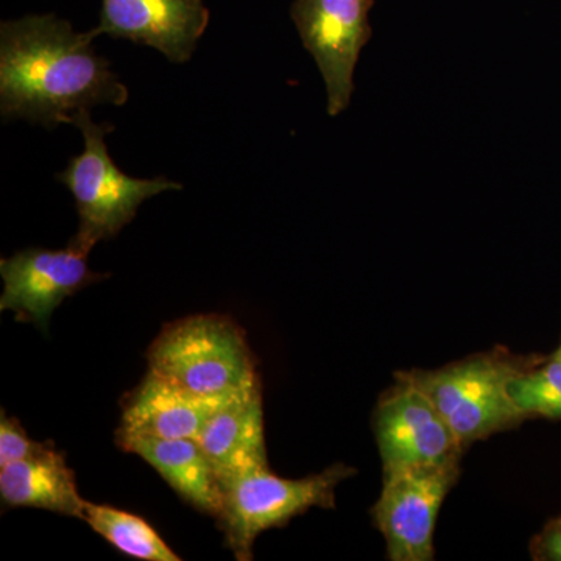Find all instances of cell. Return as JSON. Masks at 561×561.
I'll list each match as a JSON object with an SVG mask.
<instances>
[{
    "instance_id": "cell-5",
    "label": "cell",
    "mask_w": 561,
    "mask_h": 561,
    "mask_svg": "<svg viewBox=\"0 0 561 561\" xmlns=\"http://www.w3.org/2000/svg\"><path fill=\"white\" fill-rule=\"evenodd\" d=\"M353 467L337 463L305 479H284L271 467H251L220 476L224 490L219 526L239 561L253 560V546L264 531L286 526L313 507L334 508L335 489L353 478Z\"/></svg>"
},
{
    "instance_id": "cell-9",
    "label": "cell",
    "mask_w": 561,
    "mask_h": 561,
    "mask_svg": "<svg viewBox=\"0 0 561 561\" xmlns=\"http://www.w3.org/2000/svg\"><path fill=\"white\" fill-rule=\"evenodd\" d=\"M88 256L68 243L62 250L27 249L2 257L0 311H13L18 321L46 331L51 313L66 298L106 278L90 271Z\"/></svg>"
},
{
    "instance_id": "cell-11",
    "label": "cell",
    "mask_w": 561,
    "mask_h": 561,
    "mask_svg": "<svg viewBox=\"0 0 561 561\" xmlns=\"http://www.w3.org/2000/svg\"><path fill=\"white\" fill-rule=\"evenodd\" d=\"M232 397H201L149 370L125 398L117 445L130 438L197 440L210 416Z\"/></svg>"
},
{
    "instance_id": "cell-7",
    "label": "cell",
    "mask_w": 561,
    "mask_h": 561,
    "mask_svg": "<svg viewBox=\"0 0 561 561\" xmlns=\"http://www.w3.org/2000/svg\"><path fill=\"white\" fill-rule=\"evenodd\" d=\"M373 430L383 474L460 463L465 453V446L430 397L401 379L376 405Z\"/></svg>"
},
{
    "instance_id": "cell-16",
    "label": "cell",
    "mask_w": 561,
    "mask_h": 561,
    "mask_svg": "<svg viewBox=\"0 0 561 561\" xmlns=\"http://www.w3.org/2000/svg\"><path fill=\"white\" fill-rule=\"evenodd\" d=\"M508 394L524 419L561 420V359L538 360L513 376Z\"/></svg>"
},
{
    "instance_id": "cell-1",
    "label": "cell",
    "mask_w": 561,
    "mask_h": 561,
    "mask_svg": "<svg viewBox=\"0 0 561 561\" xmlns=\"http://www.w3.org/2000/svg\"><path fill=\"white\" fill-rule=\"evenodd\" d=\"M94 32L73 31L55 14L0 25V113L54 130L80 111L124 106L128 88L95 51Z\"/></svg>"
},
{
    "instance_id": "cell-13",
    "label": "cell",
    "mask_w": 561,
    "mask_h": 561,
    "mask_svg": "<svg viewBox=\"0 0 561 561\" xmlns=\"http://www.w3.org/2000/svg\"><path fill=\"white\" fill-rule=\"evenodd\" d=\"M119 446L125 453L146 460L192 507L213 518L220 515L224 505L220 476L201 443L192 438H130Z\"/></svg>"
},
{
    "instance_id": "cell-15",
    "label": "cell",
    "mask_w": 561,
    "mask_h": 561,
    "mask_svg": "<svg viewBox=\"0 0 561 561\" xmlns=\"http://www.w3.org/2000/svg\"><path fill=\"white\" fill-rule=\"evenodd\" d=\"M81 519L113 548L146 561H180L181 557L162 540L154 527L135 513L119 511L111 505L84 504Z\"/></svg>"
},
{
    "instance_id": "cell-8",
    "label": "cell",
    "mask_w": 561,
    "mask_h": 561,
    "mask_svg": "<svg viewBox=\"0 0 561 561\" xmlns=\"http://www.w3.org/2000/svg\"><path fill=\"white\" fill-rule=\"evenodd\" d=\"M460 463L411 468L383 474L379 500L373 505L391 561L434 560L438 513L459 481Z\"/></svg>"
},
{
    "instance_id": "cell-10",
    "label": "cell",
    "mask_w": 561,
    "mask_h": 561,
    "mask_svg": "<svg viewBox=\"0 0 561 561\" xmlns=\"http://www.w3.org/2000/svg\"><path fill=\"white\" fill-rule=\"evenodd\" d=\"M209 24L203 0H102L95 36L153 47L168 60L190 61Z\"/></svg>"
},
{
    "instance_id": "cell-12",
    "label": "cell",
    "mask_w": 561,
    "mask_h": 561,
    "mask_svg": "<svg viewBox=\"0 0 561 561\" xmlns=\"http://www.w3.org/2000/svg\"><path fill=\"white\" fill-rule=\"evenodd\" d=\"M197 442L219 476L267 467L261 382L221 405L203 427Z\"/></svg>"
},
{
    "instance_id": "cell-19",
    "label": "cell",
    "mask_w": 561,
    "mask_h": 561,
    "mask_svg": "<svg viewBox=\"0 0 561 561\" xmlns=\"http://www.w3.org/2000/svg\"><path fill=\"white\" fill-rule=\"evenodd\" d=\"M552 356L559 357V359H561V342L559 348H557L556 353H553Z\"/></svg>"
},
{
    "instance_id": "cell-2",
    "label": "cell",
    "mask_w": 561,
    "mask_h": 561,
    "mask_svg": "<svg viewBox=\"0 0 561 561\" xmlns=\"http://www.w3.org/2000/svg\"><path fill=\"white\" fill-rule=\"evenodd\" d=\"M538 360L497 346L435 370L398 371L394 378L423 390L467 449L526 420L513 404L508 382Z\"/></svg>"
},
{
    "instance_id": "cell-18",
    "label": "cell",
    "mask_w": 561,
    "mask_h": 561,
    "mask_svg": "<svg viewBox=\"0 0 561 561\" xmlns=\"http://www.w3.org/2000/svg\"><path fill=\"white\" fill-rule=\"evenodd\" d=\"M531 557L541 561H561V516L546 524L530 545Z\"/></svg>"
},
{
    "instance_id": "cell-3",
    "label": "cell",
    "mask_w": 561,
    "mask_h": 561,
    "mask_svg": "<svg viewBox=\"0 0 561 561\" xmlns=\"http://www.w3.org/2000/svg\"><path fill=\"white\" fill-rule=\"evenodd\" d=\"M69 124L83 136V151L70 158L68 168L57 173V181L68 187L79 214V230L70 238L69 245L91 253L99 242L116 238L131 224L144 202L162 192L183 190V184L165 176L125 175L106 146L113 125L95 124L90 110L77 113Z\"/></svg>"
},
{
    "instance_id": "cell-4",
    "label": "cell",
    "mask_w": 561,
    "mask_h": 561,
    "mask_svg": "<svg viewBox=\"0 0 561 561\" xmlns=\"http://www.w3.org/2000/svg\"><path fill=\"white\" fill-rule=\"evenodd\" d=\"M149 370L208 398H228L260 383L245 332L219 313L186 317L151 343Z\"/></svg>"
},
{
    "instance_id": "cell-17",
    "label": "cell",
    "mask_w": 561,
    "mask_h": 561,
    "mask_svg": "<svg viewBox=\"0 0 561 561\" xmlns=\"http://www.w3.org/2000/svg\"><path fill=\"white\" fill-rule=\"evenodd\" d=\"M54 449V443L32 440L20 421L7 416L5 411L0 413V468L14 461L44 456Z\"/></svg>"
},
{
    "instance_id": "cell-14",
    "label": "cell",
    "mask_w": 561,
    "mask_h": 561,
    "mask_svg": "<svg viewBox=\"0 0 561 561\" xmlns=\"http://www.w3.org/2000/svg\"><path fill=\"white\" fill-rule=\"evenodd\" d=\"M0 497L9 507L39 508L79 519L87 504L76 474L57 448L0 468Z\"/></svg>"
},
{
    "instance_id": "cell-6",
    "label": "cell",
    "mask_w": 561,
    "mask_h": 561,
    "mask_svg": "<svg viewBox=\"0 0 561 561\" xmlns=\"http://www.w3.org/2000/svg\"><path fill=\"white\" fill-rule=\"evenodd\" d=\"M375 0H294L291 21L302 46L312 55L327 87L328 114L348 108L354 70L371 38L370 11Z\"/></svg>"
}]
</instances>
